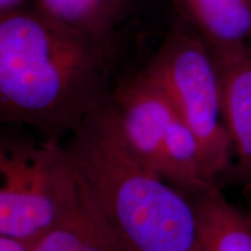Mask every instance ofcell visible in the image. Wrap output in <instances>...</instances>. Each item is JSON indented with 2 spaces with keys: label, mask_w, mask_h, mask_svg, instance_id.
Instances as JSON below:
<instances>
[{
  "label": "cell",
  "mask_w": 251,
  "mask_h": 251,
  "mask_svg": "<svg viewBox=\"0 0 251 251\" xmlns=\"http://www.w3.org/2000/svg\"><path fill=\"white\" fill-rule=\"evenodd\" d=\"M120 80L100 50L31 2L0 14V127L19 126L61 141Z\"/></svg>",
  "instance_id": "cell-1"
},
{
  "label": "cell",
  "mask_w": 251,
  "mask_h": 251,
  "mask_svg": "<svg viewBox=\"0 0 251 251\" xmlns=\"http://www.w3.org/2000/svg\"><path fill=\"white\" fill-rule=\"evenodd\" d=\"M63 143L83 202L124 251H199L192 198L130 151L106 101Z\"/></svg>",
  "instance_id": "cell-2"
},
{
  "label": "cell",
  "mask_w": 251,
  "mask_h": 251,
  "mask_svg": "<svg viewBox=\"0 0 251 251\" xmlns=\"http://www.w3.org/2000/svg\"><path fill=\"white\" fill-rule=\"evenodd\" d=\"M25 127H0V236L27 248L79 201L63 143Z\"/></svg>",
  "instance_id": "cell-3"
},
{
  "label": "cell",
  "mask_w": 251,
  "mask_h": 251,
  "mask_svg": "<svg viewBox=\"0 0 251 251\" xmlns=\"http://www.w3.org/2000/svg\"><path fill=\"white\" fill-rule=\"evenodd\" d=\"M106 105L124 142L144 165L190 197L216 186L196 135L143 68L119 80Z\"/></svg>",
  "instance_id": "cell-4"
},
{
  "label": "cell",
  "mask_w": 251,
  "mask_h": 251,
  "mask_svg": "<svg viewBox=\"0 0 251 251\" xmlns=\"http://www.w3.org/2000/svg\"><path fill=\"white\" fill-rule=\"evenodd\" d=\"M164 90L196 135L208 177L230 168L233 149L222 102L221 80L211 48L201 35L176 27L143 67Z\"/></svg>",
  "instance_id": "cell-5"
},
{
  "label": "cell",
  "mask_w": 251,
  "mask_h": 251,
  "mask_svg": "<svg viewBox=\"0 0 251 251\" xmlns=\"http://www.w3.org/2000/svg\"><path fill=\"white\" fill-rule=\"evenodd\" d=\"M46 15L93 46L117 69L134 72L129 54L149 33L155 0H34Z\"/></svg>",
  "instance_id": "cell-6"
},
{
  "label": "cell",
  "mask_w": 251,
  "mask_h": 251,
  "mask_svg": "<svg viewBox=\"0 0 251 251\" xmlns=\"http://www.w3.org/2000/svg\"><path fill=\"white\" fill-rule=\"evenodd\" d=\"M211 50L219 69L225 120L237 172L251 192V41Z\"/></svg>",
  "instance_id": "cell-7"
},
{
  "label": "cell",
  "mask_w": 251,
  "mask_h": 251,
  "mask_svg": "<svg viewBox=\"0 0 251 251\" xmlns=\"http://www.w3.org/2000/svg\"><path fill=\"white\" fill-rule=\"evenodd\" d=\"M199 251H251V215L226 199L218 186L192 196Z\"/></svg>",
  "instance_id": "cell-8"
},
{
  "label": "cell",
  "mask_w": 251,
  "mask_h": 251,
  "mask_svg": "<svg viewBox=\"0 0 251 251\" xmlns=\"http://www.w3.org/2000/svg\"><path fill=\"white\" fill-rule=\"evenodd\" d=\"M211 49L251 41V0H184Z\"/></svg>",
  "instance_id": "cell-9"
},
{
  "label": "cell",
  "mask_w": 251,
  "mask_h": 251,
  "mask_svg": "<svg viewBox=\"0 0 251 251\" xmlns=\"http://www.w3.org/2000/svg\"><path fill=\"white\" fill-rule=\"evenodd\" d=\"M79 191V190H78ZM28 251H124L94 218L79 194V201L62 220L36 240Z\"/></svg>",
  "instance_id": "cell-10"
},
{
  "label": "cell",
  "mask_w": 251,
  "mask_h": 251,
  "mask_svg": "<svg viewBox=\"0 0 251 251\" xmlns=\"http://www.w3.org/2000/svg\"><path fill=\"white\" fill-rule=\"evenodd\" d=\"M34 2V0H0V14L12 12Z\"/></svg>",
  "instance_id": "cell-11"
},
{
  "label": "cell",
  "mask_w": 251,
  "mask_h": 251,
  "mask_svg": "<svg viewBox=\"0 0 251 251\" xmlns=\"http://www.w3.org/2000/svg\"><path fill=\"white\" fill-rule=\"evenodd\" d=\"M0 251H28V248L12 238L0 236Z\"/></svg>",
  "instance_id": "cell-12"
}]
</instances>
